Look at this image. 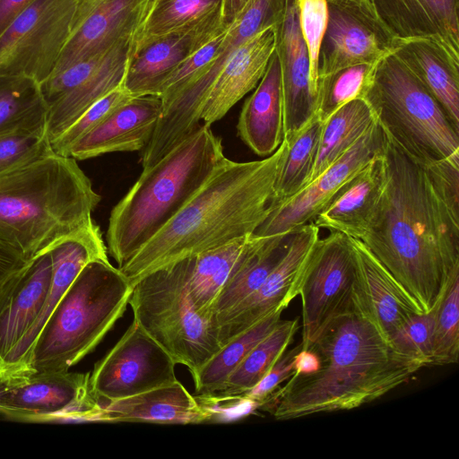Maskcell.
<instances>
[{
    "mask_svg": "<svg viewBox=\"0 0 459 459\" xmlns=\"http://www.w3.org/2000/svg\"><path fill=\"white\" fill-rule=\"evenodd\" d=\"M384 132L386 183L360 240L428 313L459 269V167L422 164Z\"/></svg>",
    "mask_w": 459,
    "mask_h": 459,
    "instance_id": "1",
    "label": "cell"
},
{
    "mask_svg": "<svg viewBox=\"0 0 459 459\" xmlns=\"http://www.w3.org/2000/svg\"><path fill=\"white\" fill-rule=\"evenodd\" d=\"M287 150L260 160L229 159L188 203L122 267L133 286L179 259L251 236L273 211L274 184Z\"/></svg>",
    "mask_w": 459,
    "mask_h": 459,
    "instance_id": "2",
    "label": "cell"
},
{
    "mask_svg": "<svg viewBox=\"0 0 459 459\" xmlns=\"http://www.w3.org/2000/svg\"><path fill=\"white\" fill-rule=\"evenodd\" d=\"M307 350L318 356L319 368L293 374L260 406L277 420L360 407L425 367L398 352L355 310L335 320Z\"/></svg>",
    "mask_w": 459,
    "mask_h": 459,
    "instance_id": "3",
    "label": "cell"
},
{
    "mask_svg": "<svg viewBox=\"0 0 459 459\" xmlns=\"http://www.w3.org/2000/svg\"><path fill=\"white\" fill-rule=\"evenodd\" d=\"M100 199L75 159L52 152L0 177V241L30 260L88 224Z\"/></svg>",
    "mask_w": 459,
    "mask_h": 459,
    "instance_id": "4",
    "label": "cell"
},
{
    "mask_svg": "<svg viewBox=\"0 0 459 459\" xmlns=\"http://www.w3.org/2000/svg\"><path fill=\"white\" fill-rule=\"evenodd\" d=\"M227 159L221 138L204 124L143 169L108 219L107 249L118 268L178 213Z\"/></svg>",
    "mask_w": 459,
    "mask_h": 459,
    "instance_id": "5",
    "label": "cell"
},
{
    "mask_svg": "<svg viewBox=\"0 0 459 459\" xmlns=\"http://www.w3.org/2000/svg\"><path fill=\"white\" fill-rule=\"evenodd\" d=\"M131 292L127 279L108 259L89 262L55 307L17 375L69 371L123 316Z\"/></svg>",
    "mask_w": 459,
    "mask_h": 459,
    "instance_id": "6",
    "label": "cell"
},
{
    "mask_svg": "<svg viewBox=\"0 0 459 459\" xmlns=\"http://www.w3.org/2000/svg\"><path fill=\"white\" fill-rule=\"evenodd\" d=\"M365 99L385 133L412 159L459 166V129L394 53L376 65Z\"/></svg>",
    "mask_w": 459,
    "mask_h": 459,
    "instance_id": "7",
    "label": "cell"
},
{
    "mask_svg": "<svg viewBox=\"0 0 459 459\" xmlns=\"http://www.w3.org/2000/svg\"><path fill=\"white\" fill-rule=\"evenodd\" d=\"M191 264L187 256L144 275L133 286L128 305L141 328L193 375L221 347L215 327L188 297Z\"/></svg>",
    "mask_w": 459,
    "mask_h": 459,
    "instance_id": "8",
    "label": "cell"
},
{
    "mask_svg": "<svg viewBox=\"0 0 459 459\" xmlns=\"http://www.w3.org/2000/svg\"><path fill=\"white\" fill-rule=\"evenodd\" d=\"M288 1L248 0L229 25L213 61L200 76L162 107L152 136L143 151L141 160L144 166L157 163L200 126L205 100L222 68L251 38L282 22Z\"/></svg>",
    "mask_w": 459,
    "mask_h": 459,
    "instance_id": "9",
    "label": "cell"
},
{
    "mask_svg": "<svg viewBox=\"0 0 459 459\" xmlns=\"http://www.w3.org/2000/svg\"><path fill=\"white\" fill-rule=\"evenodd\" d=\"M355 255L350 237L331 231L315 243L304 272L301 350L308 349L337 319L354 311Z\"/></svg>",
    "mask_w": 459,
    "mask_h": 459,
    "instance_id": "10",
    "label": "cell"
},
{
    "mask_svg": "<svg viewBox=\"0 0 459 459\" xmlns=\"http://www.w3.org/2000/svg\"><path fill=\"white\" fill-rule=\"evenodd\" d=\"M77 0H36L0 33V76L39 85L53 73L69 37Z\"/></svg>",
    "mask_w": 459,
    "mask_h": 459,
    "instance_id": "11",
    "label": "cell"
},
{
    "mask_svg": "<svg viewBox=\"0 0 459 459\" xmlns=\"http://www.w3.org/2000/svg\"><path fill=\"white\" fill-rule=\"evenodd\" d=\"M90 373H25L0 378V415L30 422L99 421Z\"/></svg>",
    "mask_w": 459,
    "mask_h": 459,
    "instance_id": "12",
    "label": "cell"
},
{
    "mask_svg": "<svg viewBox=\"0 0 459 459\" xmlns=\"http://www.w3.org/2000/svg\"><path fill=\"white\" fill-rule=\"evenodd\" d=\"M176 362L133 320L90 374L91 396L103 404L178 381Z\"/></svg>",
    "mask_w": 459,
    "mask_h": 459,
    "instance_id": "13",
    "label": "cell"
},
{
    "mask_svg": "<svg viewBox=\"0 0 459 459\" xmlns=\"http://www.w3.org/2000/svg\"><path fill=\"white\" fill-rule=\"evenodd\" d=\"M328 20L318 56V77L358 65H373L398 48V39L370 0H327Z\"/></svg>",
    "mask_w": 459,
    "mask_h": 459,
    "instance_id": "14",
    "label": "cell"
},
{
    "mask_svg": "<svg viewBox=\"0 0 459 459\" xmlns=\"http://www.w3.org/2000/svg\"><path fill=\"white\" fill-rule=\"evenodd\" d=\"M228 27L220 10L166 33L134 36L122 87L132 96H160L163 84L179 65Z\"/></svg>",
    "mask_w": 459,
    "mask_h": 459,
    "instance_id": "15",
    "label": "cell"
},
{
    "mask_svg": "<svg viewBox=\"0 0 459 459\" xmlns=\"http://www.w3.org/2000/svg\"><path fill=\"white\" fill-rule=\"evenodd\" d=\"M385 132L377 123L348 151L296 195L275 207L253 235L284 234L312 222L335 194L383 151Z\"/></svg>",
    "mask_w": 459,
    "mask_h": 459,
    "instance_id": "16",
    "label": "cell"
},
{
    "mask_svg": "<svg viewBox=\"0 0 459 459\" xmlns=\"http://www.w3.org/2000/svg\"><path fill=\"white\" fill-rule=\"evenodd\" d=\"M319 238L313 221L293 230L289 248L264 283L230 310L218 324L221 347L277 311H283L299 295L309 254Z\"/></svg>",
    "mask_w": 459,
    "mask_h": 459,
    "instance_id": "17",
    "label": "cell"
},
{
    "mask_svg": "<svg viewBox=\"0 0 459 459\" xmlns=\"http://www.w3.org/2000/svg\"><path fill=\"white\" fill-rule=\"evenodd\" d=\"M154 1L77 0L69 37L52 74L134 37Z\"/></svg>",
    "mask_w": 459,
    "mask_h": 459,
    "instance_id": "18",
    "label": "cell"
},
{
    "mask_svg": "<svg viewBox=\"0 0 459 459\" xmlns=\"http://www.w3.org/2000/svg\"><path fill=\"white\" fill-rule=\"evenodd\" d=\"M107 251L101 230L93 220L48 248L52 280L48 296L34 324L1 363L0 378L22 372L39 333L65 292L89 262L108 259Z\"/></svg>",
    "mask_w": 459,
    "mask_h": 459,
    "instance_id": "19",
    "label": "cell"
},
{
    "mask_svg": "<svg viewBox=\"0 0 459 459\" xmlns=\"http://www.w3.org/2000/svg\"><path fill=\"white\" fill-rule=\"evenodd\" d=\"M350 238L355 255L354 310L390 343L409 319L423 313L367 246L360 239Z\"/></svg>",
    "mask_w": 459,
    "mask_h": 459,
    "instance_id": "20",
    "label": "cell"
},
{
    "mask_svg": "<svg viewBox=\"0 0 459 459\" xmlns=\"http://www.w3.org/2000/svg\"><path fill=\"white\" fill-rule=\"evenodd\" d=\"M275 53L279 59L283 98V134L300 130L316 113L317 90L309 74V60L299 27L297 0H289L277 26Z\"/></svg>",
    "mask_w": 459,
    "mask_h": 459,
    "instance_id": "21",
    "label": "cell"
},
{
    "mask_svg": "<svg viewBox=\"0 0 459 459\" xmlns=\"http://www.w3.org/2000/svg\"><path fill=\"white\" fill-rule=\"evenodd\" d=\"M161 111L162 100L159 95L134 96L75 142L66 156L82 160L109 152L143 150Z\"/></svg>",
    "mask_w": 459,
    "mask_h": 459,
    "instance_id": "22",
    "label": "cell"
},
{
    "mask_svg": "<svg viewBox=\"0 0 459 459\" xmlns=\"http://www.w3.org/2000/svg\"><path fill=\"white\" fill-rule=\"evenodd\" d=\"M51 280L48 249L30 259L0 288V365L36 321Z\"/></svg>",
    "mask_w": 459,
    "mask_h": 459,
    "instance_id": "23",
    "label": "cell"
},
{
    "mask_svg": "<svg viewBox=\"0 0 459 459\" xmlns=\"http://www.w3.org/2000/svg\"><path fill=\"white\" fill-rule=\"evenodd\" d=\"M385 183L382 151L335 194L313 223L319 229L362 239L377 214Z\"/></svg>",
    "mask_w": 459,
    "mask_h": 459,
    "instance_id": "24",
    "label": "cell"
},
{
    "mask_svg": "<svg viewBox=\"0 0 459 459\" xmlns=\"http://www.w3.org/2000/svg\"><path fill=\"white\" fill-rule=\"evenodd\" d=\"M277 26L269 27L241 46L212 84L201 114L206 125L221 119L263 77L275 50Z\"/></svg>",
    "mask_w": 459,
    "mask_h": 459,
    "instance_id": "25",
    "label": "cell"
},
{
    "mask_svg": "<svg viewBox=\"0 0 459 459\" xmlns=\"http://www.w3.org/2000/svg\"><path fill=\"white\" fill-rule=\"evenodd\" d=\"M397 39H434L459 51V0H370Z\"/></svg>",
    "mask_w": 459,
    "mask_h": 459,
    "instance_id": "26",
    "label": "cell"
},
{
    "mask_svg": "<svg viewBox=\"0 0 459 459\" xmlns=\"http://www.w3.org/2000/svg\"><path fill=\"white\" fill-rule=\"evenodd\" d=\"M394 54L459 129V51L434 39H398Z\"/></svg>",
    "mask_w": 459,
    "mask_h": 459,
    "instance_id": "27",
    "label": "cell"
},
{
    "mask_svg": "<svg viewBox=\"0 0 459 459\" xmlns=\"http://www.w3.org/2000/svg\"><path fill=\"white\" fill-rule=\"evenodd\" d=\"M293 231L266 237L251 235L234 264L211 313L217 324L264 283L285 255Z\"/></svg>",
    "mask_w": 459,
    "mask_h": 459,
    "instance_id": "28",
    "label": "cell"
},
{
    "mask_svg": "<svg viewBox=\"0 0 459 459\" xmlns=\"http://www.w3.org/2000/svg\"><path fill=\"white\" fill-rule=\"evenodd\" d=\"M237 129L241 140L262 157L273 154L283 141V98L275 51L255 91L242 107Z\"/></svg>",
    "mask_w": 459,
    "mask_h": 459,
    "instance_id": "29",
    "label": "cell"
},
{
    "mask_svg": "<svg viewBox=\"0 0 459 459\" xmlns=\"http://www.w3.org/2000/svg\"><path fill=\"white\" fill-rule=\"evenodd\" d=\"M102 422L197 424L207 421L195 396L178 381L147 392L105 403Z\"/></svg>",
    "mask_w": 459,
    "mask_h": 459,
    "instance_id": "30",
    "label": "cell"
},
{
    "mask_svg": "<svg viewBox=\"0 0 459 459\" xmlns=\"http://www.w3.org/2000/svg\"><path fill=\"white\" fill-rule=\"evenodd\" d=\"M134 37L114 45L101 66L86 82L48 107L46 133L50 143L91 105L122 86Z\"/></svg>",
    "mask_w": 459,
    "mask_h": 459,
    "instance_id": "31",
    "label": "cell"
},
{
    "mask_svg": "<svg viewBox=\"0 0 459 459\" xmlns=\"http://www.w3.org/2000/svg\"><path fill=\"white\" fill-rule=\"evenodd\" d=\"M377 121L366 99L347 102L323 121L317 156L309 183L348 151Z\"/></svg>",
    "mask_w": 459,
    "mask_h": 459,
    "instance_id": "32",
    "label": "cell"
},
{
    "mask_svg": "<svg viewBox=\"0 0 459 459\" xmlns=\"http://www.w3.org/2000/svg\"><path fill=\"white\" fill-rule=\"evenodd\" d=\"M48 109L37 82L26 77L0 76V136L46 133Z\"/></svg>",
    "mask_w": 459,
    "mask_h": 459,
    "instance_id": "33",
    "label": "cell"
},
{
    "mask_svg": "<svg viewBox=\"0 0 459 459\" xmlns=\"http://www.w3.org/2000/svg\"><path fill=\"white\" fill-rule=\"evenodd\" d=\"M248 237L192 255L187 294L197 313L210 321L212 306Z\"/></svg>",
    "mask_w": 459,
    "mask_h": 459,
    "instance_id": "34",
    "label": "cell"
},
{
    "mask_svg": "<svg viewBox=\"0 0 459 459\" xmlns=\"http://www.w3.org/2000/svg\"><path fill=\"white\" fill-rule=\"evenodd\" d=\"M322 126L323 121L316 113L300 130L284 137L287 150L274 184L273 210L309 183L317 156Z\"/></svg>",
    "mask_w": 459,
    "mask_h": 459,
    "instance_id": "35",
    "label": "cell"
},
{
    "mask_svg": "<svg viewBox=\"0 0 459 459\" xmlns=\"http://www.w3.org/2000/svg\"><path fill=\"white\" fill-rule=\"evenodd\" d=\"M281 313L277 311L271 314L233 338L193 374L195 394L221 391L230 375L249 351L275 328Z\"/></svg>",
    "mask_w": 459,
    "mask_h": 459,
    "instance_id": "36",
    "label": "cell"
},
{
    "mask_svg": "<svg viewBox=\"0 0 459 459\" xmlns=\"http://www.w3.org/2000/svg\"><path fill=\"white\" fill-rule=\"evenodd\" d=\"M298 328V317L280 320L275 328L261 340L233 370L223 388L216 393L238 395L253 388L286 351Z\"/></svg>",
    "mask_w": 459,
    "mask_h": 459,
    "instance_id": "37",
    "label": "cell"
},
{
    "mask_svg": "<svg viewBox=\"0 0 459 459\" xmlns=\"http://www.w3.org/2000/svg\"><path fill=\"white\" fill-rule=\"evenodd\" d=\"M433 351L430 366L458 362L459 269L455 271L434 307Z\"/></svg>",
    "mask_w": 459,
    "mask_h": 459,
    "instance_id": "38",
    "label": "cell"
},
{
    "mask_svg": "<svg viewBox=\"0 0 459 459\" xmlns=\"http://www.w3.org/2000/svg\"><path fill=\"white\" fill-rule=\"evenodd\" d=\"M377 63L350 66L318 77L316 114L322 121L347 102L365 99Z\"/></svg>",
    "mask_w": 459,
    "mask_h": 459,
    "instance_id": "39",
    "label": "cell"
},
{
    "mask_svg": "<svg viewBox=\"0 0 459 459\" xmlns=\"http://www.w3.org/2000/svg\"><path fill=\"white\" fill-rule=\"evenodd\" d=\"M223 0H155L134 36L166 33L222 10Z\"/></svg>",
    "mask_w": 459,
    "mask_h": 459,
    "instance_id": "40",
    "label": "cell"
},
{
    "mask_svg": "<svg viewBox=\"0 0 459 459\" xmlns=\"http://www.w3.org/2000/svg\"><path fill=\"white\" fill-rule=\"evenodd\" d=\"M132 97L122 86L115 89L84 111L65 131L51 143L55 153L66 156L69 148Z\"/></svg>",
    "mask_w": 459,
    "mask_h": 459,
    "instance_id": "41",
    "label": "cell"
},
{
    "mask_svg": "<svg viewBox=\"0 0 459 459\" xmlns=\"http://www.w3.org/2000/svg\"><path fill=\"white\" fill-rule=\"evenodd\" d=\"M54 152L46 133L0 136V177Z\"/></svg>",
    "mask_w": 459,
    "mask_h": 459,
    "instance_id": "42",
    "label": "cell"
},
{
    "mask_svg": "<svg viewBox=\"0 0 459 459\" xmlns=\"http://www.w3.org/2000/svg\"><path fill=\"white\" fill-rule=\"evenodd\" d=\"M435 309L409 319L394 335L391 345L400 353L430 366Z\"/></svg>",
    "mask_w": 459,
    "mask_h": 459,
    "instance_id": "43",
    "label": "cell"
},
{
    "mask_svg": "<svg viewBox=\"0 0 459 459\" xmlns=\"http://www.w3.org/2000/svg\"><path fill=\"white\" fill-rule=\"evenodd\" d=\"M299 27L307 47L309 74L318 87V56L328 20L327 0H297Z\"/></svg>",
    "mask_w": 459,
    "mask_h": 459,
    "instance_id": "44",
    "label": "cell"
},
{
    "mask_svg": "<svg viewBox=\"0 0 459 459\" xmlns=\"http://www.w3.org/2000/svg\"><path fill=\"white\" fill-rule=\"evenodd\" d=\"M226 30L193 53L171 74L160 93L162 107L169 104L183 88L200 76L209 66L218 53Z\"/></svg>",
    "mask_w": 459,
    "mask_h": 459,
    "instance_id": "45",
    "label": "cell"
},
{
    "mask_svg": "<svg viewBox=\"0 0 459 459\" xmlns=\"http://www.w3.org/2000/svg\"><path fill=\"white\" fill-rule=\"evenodd\" d=\"M195 399L207 415V421H230L254 413L260 403L244 394L227 395L219 393L196 394Z\"/></svg>",
    "mask_w": 459,
    "mask_h": 459,
    "instance_id": "46",
    "label": "cell"
},
{
    "mask_svg": "<svg viewBox=\"0 0 459 459\" xmlns=\"http://www.w3.org/2000/svg\"><path fill=\"white\" fill-rule=\"evenodd\" d=\"M301 350V344L284 352L266 375L249 391L242 394L261 404L276 390L279 385L294 374V359ZM260 408V407H259Z\"/></svg>",
    "mask_w": 459,
    "mask_h": 459,
    "instance_id": "47",
    "label": "cell"
},
{
    "mask_svg": "<svg viewBox=\"0 0 459 459\" xmlns=\"http://www.w3.org/2000/svg\"><path fill=\"white\" fill-rule=\"evenodd\" d=\"M28 261L14 249L0 241V288Z\"/></svg>",
    "mask_w": 459,
    "mask_h": 459,
    "instance_id": "48",
    "label": "cell"
},
{
    "mask_svg": "<svg viewBox=\"0 0 459 459\" xmlns=\"http://www.w3.org/2000/svg\"><path fill=\"white\" fill-rule=\"evenodd\" d=\"M36 0H0V33L24 9Z\"/></svg>",
    "mask_w": 459,
    "mask_h": 459,
    "instance_id": "49",
    "label": "cell"
},
{
    "mask_svg": "<svg viewBox=\"0 0 459 459\" xmlns=\"http://www.w3.org/2000/svg\"><path fill=\"white\" fill-rule=\"evenodd\" d=\"M319 368L318 356L311 350H300L295 356L294 374L307 375Z\"/></svg>",
    "mask_w": 459,
    "mask_h": 459,
    "instance_id": "50",
    "label": "cell"
},
{
    "mask_svg": "<svg viewBox=\"0 0 459 459\" xmlns=\"http://www.w3.org/2000/svg\"><path fill=\"white\" fill-rule=\"evenodd\" d=\"M248 0H223L222 18L226 25H230L243 10Z\"/></svg>",
    "mask_w": 459,
    "mask_h": 459,
    "instance_id": "51",
    "label": "cell"
}]
</instances>
